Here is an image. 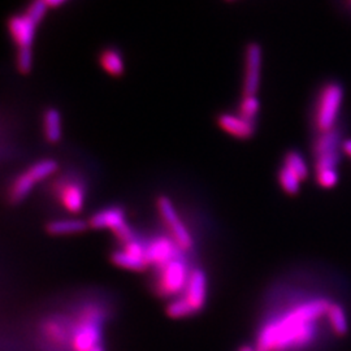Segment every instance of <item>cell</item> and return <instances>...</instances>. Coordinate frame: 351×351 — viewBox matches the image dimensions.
I'll use <instances>...</instances> for the list:
<instances>
[{
  "label": "cell",
  "instance_id": "cell-1",
  "mask_svg": "<svg viewBox=\"0 0 351 351\" xmlns=\"http://www.w3.org/2000/svg\"><path fill=\"white\" fill-rule=\"evenodd\" d=\"M332 303L317 298L294 306L269 320L259 332L256 350L290 351L307 345L314 336L315 322L328 314Z\"/></svg>",
  "mask_w": 351,
  "mask_h": 351
},
{
  "label": "cell",
  "instance_id": "cell-2",
  "mask_svg": "<svg viewBox=\"0 0 351 351\" xmlns=\"http://www.w3.org/2000/svg\"><path fill=\"white\" fill-rule=\"evenodd\" d=\"M343 101L345 88L337 81H328L319 88L313 108V126L317 136L339 128Z\"/></svg>",
  "mask_w": 351,
  "mask_h": 351
},
{
  "label": "cell",
  "instance_id": "cell-3",
  "mask_svg": "<svg viewBox=\"0 0 351 351\" xmlns=\"http://www.w3.org/2000/svg\"><path fill=\"white\" fill-rule=\"evenodd\" d=\"M101 308L88 306L82 310L73 324L71 348L72 351H91L101 345Z\"/></svg>",
  "mask_w": 351,
  "mask_h": 351
},
{
  "label": "cell",
  "instance_id": "cell-4",
  "mask_svg": "<svg viewBox=\"0 0 351 351\" xmlns=\"http://www.w3.org/2000/svg\"><path fill=\"white\" fill-rule=\"evenodd\" d=\"M59 169V164L53 159H42L32 164L25 172L16 176L8 190V198L11 203H20L33 191L36 185L50 178Z\"/></svg>",
  "mask_w": 351,
  "mask_h": 351
},
{
  "label": "cell",
  "instance_id": "cell-5",
  "mask_svg": "<svg viewBox=\"0 0 351 351\" xmlns=\"http://www.w3.org/2000/svg\"><path fill=\"white\" fill-rule=\"evenodd\" d=\"M190 274L191 269L182 256L159 268L155 280L156 294L172 300L180 297L186 289Z\"/></svg>",
  "mask_w": 351,
  "mask_h": 351
},
{
  "label": "cell",
  "instance_id": "cell-6",
  "mask_svg": "<svg viewBox=\"0 0 351 351\" xmlns=\"http://www.w3.org/2000/svg\"><path fill=\"white\" fill-rule=\"evenodd\" d=\"M156 207L164 226L168 229V236L175 241L178 249L184 254L191 250L194 246V239L186 226L184 224L181 216L177 213L173 202L165 195H160L156 201Z\"/></svg>",
  "mask_w": 351,
  "mask_h": 351
},
{
  "label": "cell",
  "instance_id": "cell-7",
  "mask_svg": "<svg viewBox=\"0 0 351 351\" xmlns=\"http://www.w3.org/2000/svg\"><path fill=\"white\" fill-rule=\"evenodd\" d=\"M88 226L94 229L111 230L113 236L121 245H125L137 239L134 230L126 223L125 211L117 206L106 207L94 213L88 220Z\"/></svg>",
  "mask_w": 351,
  "mask_h": 351
},
{
  "label": "cell",
  "instance_id": "cell-8",
  "mask_svg": "<svg viewBox=\"0 0 351 351\" xmlns=\"http://www.w3.org/2000/svg\"><path fill=\"white\" fill-rule=\"evenodd\" d=\"M55 194L64 210L71 213H78L85 206L86 188L82 180L69 176L59 180L55 184Z\"/></svg>",
  "mask_w": 351,
  "mask_h": 351
},
{
  "label": "cell",
  "instance_id": "cell-9",
  "mask_svg": "<svg viewBox=\"0 0 351 351\" xmlns=\"http://www.w3.org/2000/svg\"><path fill=\"white\" fill-rule=\"evenodd\" d=\"M111 259L114 265L133 272H143L149 268L146 243L137 239L125 245H121L119 250L113 251Z\"/></svg>",
  "mask_w": 351,
  "mask_h": 351
},
{
  "label": "cell",
  "instance_id": "cell-10",
  "mask_svg": "<svg viewBox=\"0 0 351 351\" xmlns=\"http://www.w3.org/2000/svg\"><path fill=\"white\" fill-rule=\"evenodd\" d=\"M263 50L258 43H250L245 52V72H243V95H256L262 81Z\"/></svg>",
  "mask_w": 351,
  "mask_h": 351
},
{
  "label": "cell",
  "instance_id": "cell-11",
  "mask_svg": "<svg viewBox=\"0 0 351 351\" xmlns=\"http://www.w3.org/2000/svg\"><path fill=\"white\" fill-rule=\"evenodd\" d=\"M8 32L13 43L17 49H32L39 23L30 13L24 11L23 13L12 14L8 20Z\"/></svg>",
  "mask_w": 351,
  "mask_h": 351
},
{
  "label": "cell",
  "instance_id": "cell-12",
  "mask_svg": "<svg viewBox=\"0 0 351 351\" xmlns=\"http://www.w3.org/2000/svg\"><path fill=\"white\" fill-rule=\"evenodd\" d=\"M145 243L149 267H154L156 269L184 255V252L178 249L175 241L169 236H158Z\"/></svg>",
  "mask_w": 351,
  "mask_h": 351
},
{
  "label": "cell",
  "instance_id": "cell-13",
  "mask_svg": "<svg viewBox=\"0 0 351 351\" xmlns=\"http://www.w3.org/2000/svg\"><path fill=\"white\" fill-rule=\"evenodd\" d=\"M180 297L188 303L194 314L199 313L204 307L207 301V277L202 269H191L186 289Z\"/></svg>",
  "mask_w": 351,
  "mask_h": 351
},
{
  "label": "cell",
  "instance_id": "cell-14",
  "mask_svg": "<svg viewBox=\"0 0 351 351\" xmlns=\"http://www.w3.org/2000/svg\"><path fill=\"white\" fill-rule=\"evenodd\" d=\"M217 125L226 134L237 139H250L256 132V123L250 121L239 113L224 112L217 116Z\"/></svg>",
  "mask_w": 351,
  "mask_h": 351
},
{
  "label": "cell",
  "instance_id": "cell-15",
  "mask_svg": "<svg viewBox=\"0 0 351 351\" xmlns=\"http://www.w3.org/2000/svg\"><path fill=\"white\" fill-rule=\"evenodd\" d=\"M98 62L101 69L111 77H121L125 72V62L121 51L116 47H106L101 51Z\"/></svg>",
  "mask_w": 351,
  "mask_h": 351
},
{
  "label": "cell",
  "instance_id": "cell-16",
  "mask_svg": "<svg viewBox=\"0 0 351 351\" xmlns=\"http://www.w3.org/2000/svg\"><path fill=\"white\" fill-rule=\"evenodd\" d=\"M43 136L49 143H58L63 137V120L62 113L56 108L50 107L43 112L42 117Z\"/></svg>",
  "mask_w": 351,
  "mask_h": 351
},
{
  "label": "cell",
  "instance_id": "cell-17",
  "mask_svg": "<svg viewBox=\"0 0 351 351\" xmlns=\"http://www.w3.org/2000/svg\"><path fill=\"white\" fill-rule=\"evenodd\" d=\"M88 221L80 219H64L50 221L46 229L51 236H73L84 233L88 228Z\"/></svg>",
  "mask_w": 351,
  "mask_h": 351
},
{
  "label": "cell",
  "instance_id": "cell-18",
  "mask_svg": "<svg viewBox=\"0 0 351 351\" xmlns=\"http://www.w3.org/2000/svg\"><path fill=\"white\" fill-rule=\"evenodd\" d=\"M72 330H69V328L66 326L63 320H49L45 326H43V333L46 336V339H49L52 343H69L71 345V339H72Z\"/></svg>",
  "mask_w": 351,
  "mask_h": 351
},
{
  "label": "cell",
  "instance_id": "cell-19",
  "mask_svg": "<svg viewBox=\"0 0 351 351\" xmlns=\"http://www.w3.org/2000/svg\"><path fill=\"white\" fill-rule=\"evenodd\" d=\"M282 165H285L291 172H294L295 175L301 178L302 181H304L308 177V173H310L306 159L303 158V155H302L301 152H298V151H288L285 154V156H284V163H282Z\"/></svg>",
  "mask_w": 351,
  "mask_h": 351
},
{
  "label": "cell",
  "instance_id": "cell-20",
  "mask_svg": "<svg viewBox=\"0 0 351 351\" xmlns=\"http://www.w3.org/2000/svg\"><path fill=\"white\" fill-rule=\"evenodd\" d=\"M277 178H278L280 186L289 195H294L301 190V178L295 175L294 172H291L285 165H282L280 168Z\"/></svg>",
  "mask_w": 351,
  "mask_h": 351
},
{
  "label": "cell",
  "instance_id": "cell-21",
  "mask_svg": "<svg viewBox=\"0 0 351 351\" xmlns=\"http://www.w3.org/2000/svg\"><path fill=\"white\" fill-rule=\"evenodd\" d=\"M261 112V101L256 95H243L239 101V111L245 119L256 123V119Z\"/></svg>",
  "mask_w": 351,
  "mask_h": 351
},
{
  "label": "cell",
  "instance_id": "cell-22",
  "mask_svg": "<svg viewBox=\"0 0 351 351\" xmlns=\"http://www.w3.org/2000/svg\"><path fill=\"white\" fill-rule=\"evenodd\" d=\"M328 316H329V322L332 324L333 330L339 335L343 336L348 332V320H346V315L345 311L339 307V304H332L329 311H328Z\"/></svg>",
  "mask_w": 351,
  "mask_h": 351
},
{
  "label": "cell",
  "instance_id": "cell-23",
  "mask_svg": "<svg viewBox=\"0 0 351 351\" xmlns=\"http://www.w3.org/2000/svg\"><path fill=\"white\" fill-rule=\"evenodd\" d=\"M167 314L173 319H184L194 315V313L191 311L186 302L184 301L181 297H177L169 302V304L167 306Z\"/></svg>",
  "mask_w": 351,
  "mask_h": 351
},
{
  "label": "cell",
  "instance_id": "cell-24",
  "mask_svg": "<svg viewBox=\"0 0 351 351\" xmlns=\"http://www.w3.org/2000/svg\"><path fill=\"white\" fill-rule=\"evenodd\" d=\"M33 50L32 49H17L16 66L21 75H29L33 69Z\"/></svg>",
  "mask_w": 351,
  "mask_h": 351
},
{
  "label": "cell",
  "instance_id": "cell-25",
  "mask_svg": "<svg viewBox=\"0 0 351 351\" xmlns=\"http://www.w3.org/2000/svg\"><path fill=\"white\" fill-rule=\"evenodd\" d=\"M316 181L322 188H335L339 182V172H337V169L316 172Z\"/></svg>",
  "mask_w": 351,
  "mask_h": 351
},
{
  "label": "cell",
  "instance_id": "cell-26",
  "mask_svg": "<svg viewBox=\"0 0 351 351\" xmlns=\"http://www.w3.org/2000/svg\"><path fill=\"white\" fill-rule=\"evenodd\" d=\"M42 1H45L49 8H56V7H60L65 4L68 0H42Z\"/></svg>",
  "mask_w": 351,
  "mask_h": 351
},
{
  "label": "cell",
  "instance_id": "cell-27",
  "mask_svg": "<svg viewBox=\"0 0 351 351\" xmlns=\"http://www.w3.org/2000/svg\"><path fill=\"white\" fill-rule=\"evenodd\" d=\"M342 152H345L349 158H351V139H345L342 143Z\"/></svg>",
  "mask_w": 351,
  "mask_h": 351
},
{
  "label": "cell",
  "instance_id": "cell-28",
  "mask_svg": "<svg viewBox=\"0 0 351 351\" xmlns=\"http://www.w3.org/2000/svg\"><path fill=\"white\" fill-rule=\"evenodd\" d=\"M239 351H255V349L251 346H242Z\"/></svg>",
  "mask_w": 351,
  "mask_h": 351
},
{
  "label": "cell",
  "instance_id": "cell-29",
  "mask_svg": "<svg viewBox=\"0 0 351 351\" xmlns=\"http://www.w3.org/2000/svg\"><path fill=\"white\" fill-rule=\"evenodd\" d=\"M91 351H104V349H103V346H101V345H99V346H97L94 350Z\"/></svg>",
  "mask_w": 351,
  "mask_h": 351
},
{
  "label": "cell",
  "instance_id": "cell-30",
  "mask_svg": "<svg viewBox=\"0 0 351 351\" xmlns=\"http://www.w3.org/2000/svg\"><path fill=\"white\" fill-rule=\"evenodd\" d=\"M226 1H234V0H226Z\"/></svg>",
  "mask_w": 351,
  "mask_h": 351
},
{
  "label": "cell",
  "instance_id": "cell-31",
  "mask_svg": "<svg viewBox=\"0 0 351 351\" xmlns=\"http://www.w3.org/2000/svg\"><path fill=\"white\" fill-rule=\"evenodd\" d=\"M348 1H349V4L351 5V0H348Z\"/></svg>",
  "mask_w": 351,
  "mask_h": 351
}]
</instances>
